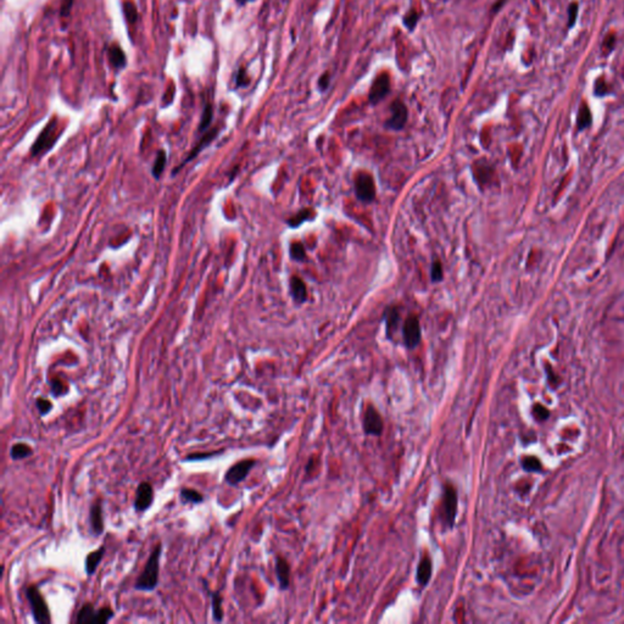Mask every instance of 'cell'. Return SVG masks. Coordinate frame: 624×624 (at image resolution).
<instances>
[{"label":"cell","instance_id":"52a82bcc","mask_svg":"<svg viewBox=\"0 0 624 624\" xmlns=\"http://www.w3.org/2000/svg\"><path fill=\"white\" fill-rule=\"evenodd\" d=\"M355 189L356 195L361 201L371 203L376 197V185L373 178L368 173L360 172L355 178Z\"/></svg>","mask_w":624,"mask_h":624},{"label":"cell","instance_id":"ab89813d","mask_svg":"<svg viewBox=\"0 0 624 624\" xmlns=\"http://www.w3.org/2000/svg\"><path fill=\"white\" fill-rule=\"evenodd\" d=\"M614 42H616V39H614V36H608L605 39V43H603V48H606L609 51L612 48H613Z\"/></svg>","mask_w":624,"mask_h":624},{"label":"cell","instance_id":"1f68e13d","mask_svg":"<svg viewBox=\"0 0 624 624\" xmlns=\"http://www.w3.org/2000/svg\"><path fill=\"white\" fill-rule=\"evenodd\" d=\"M75 0H61L60 3V16L67 17L71 14Z\"/></svg>","mask_w":624,"mask_h":624},{"label":"cell","instance_id":"f35d334b","mask_svg":"<svg viewBox=\"0 0 624 624\" xmlns=\"http://www.w3.org/2000/svg\"><path fill=\"white\" fill-rule=\"evenodd\" d=\"M63 390V387H61V383L59 381H55L51 382V393L55 396H61L63 394H65L64 392H61Z\"/></svg>","mask_w":624,"mask_h":624},{"label":"cell","instance_id":"8d00e7d4","mask_svg":"<svg viewBox=\"0 0 624 624\" xmlns=\"http://www.w3.org/2000/svg\"><path fill=\"white\" fill-rule=\"evenodd\" d=\"M220 453H210V454H193V455H189V456L185 457V461H199V460H206L208 457H212L215 456V455H217Z\"/></svg>","mask_w":624,"mask_h":624},{"label":"cell","instance_id":"e0dca14e","mask_svg":"<svg viewBox=\"0 0 624 624\" xmlns=\"http://www.w3.org/2000/svg\"><path fill=\"white\" fill-rule=\"evenodd\" d=\"M290 291L294 300H295L296 302H299V304L304 302L306 300V296H307L305 283L302 282L299 277H293V278L290 279Z\"/></svg>","mask_w":624,"mask_h":624},{"label":"cell","instance_id":"d6a6232c","mask_svg":"<svg viewBox=\"0 0 624 624\" xmlns=\"http://www.w3.org/2000/svg\"><path fill=\"white\" fill-rule=\"evenodd\" d=\"M431 279H433V282H440L443 279L442 264L438 261L431 265Z\"/></svg>","mask_w":624,"mask_h":624},{"label":"cell","instance_id":"4fadbf2b","mask_svg":"<svg viewBox=\"0 0 624 624\" xmlns=\"http://www.w3.org/2000/svg\"><path fill=\"white\" fill-rule=\"evenodd\" d=\"M107 60H109V64L111 65V67L117 70V71L124 69L127 65L126 54L122 50L121 46L118 44H115V43L109 45V48H107Z\"/></svg>","mask_w":624,"mask_h":624},{"label":"cell","instance_id":"5bb4252c","mask_svg":"<svg viewBox=\"0 0 624 624\" xmlns=\"http://www.w3.org/2000/svg\"><path fill=\"white\" fill-rule=\"evenodd\" d=\"M276 574L279 582V587L283 590L289 588L290 584V567L288 562L283 557H277L276 559Z\"/></svg>","mask_w":624,"mask_h":624},{"label":"cell","instance_id":"ba28073f","mask_svg":"<svg viewBox=\"0 0 624 624\" xmlns=\"http://www.w3.org/2000/svg\"><path fill=\"white\" fill-rule=\"evenodd\" d=\"M407 116H409V112H407L406 105L401 100H395L390 105V117L387 119L386 126L394 131L402 130L407 122Z\"/></svg>","mask_w":624,"mask_h":624},{"label":"cell","instance_id":"4316f807","mask_svg":"<svg viewBox=\"0 0 624 624\" xmlns=\"http://www.w3.org/2000/svg\"><path fill=\"white\" fill-rule=\"evenodd\" d=\"M123 13L124 16H126V20L130 23H134L137 21V19H138V11H137V7L133 4L131 0H127V2L123 3Z\"/></svg>","mask_w":624,"mask_h":624},{"label":"cell","instance_id":"60d3db41","mask_svg":"<svg viewBox=\"0 0 624 624\" xmlns=\"http://www.w3.org/2000/svg\"><path fill=\"white\" fill-rule=\"evenodd\" d=\"M235 2H237L239 5H245V4H247V3H250V2H255V0H235Z\"/></svg>","mask_w":624,"mask_h":624},{"label":"cell","instance_id":"cb8c5ba5","mask_svg":"<svg viewBox=\"0 0 624 624\" xmlns=\"http://www.w3.org/2000/svg\"><path fill=\"white\" fill-rule=\"evenodd\" d=\"M113 616H115V613H113V611L111 608L103 607L95 612L94 623L93 624H105V623L110 622V620L113 618Z\"/></svg>","mask_w":624,"mask_h":624},{"label":"cell","instance_id":"74e56055","mask_svg":"<svg viewBox=\"0 0 624 624\" xmlns=\"http://www.w3.org/2000/svg\"><path fill=\"white\" fill-rule=\"evenodd\" d=\"M308 217V211H301L299 212L295 217H293L291 220H295V221H290L291 226H297V224H300L302 222V221H305L306 218Z\"/></svg>","mask_w":624,"mask_h":624},{"label":"cell","instance_id":"f1b7e54d","mask_svg":"<svg viewBox=\"0 0 624 624\" xmlns=\"http://www.w3.org/2000/svg\"><path fill=\"white\" fill-rule=\"evenodd\" d=\"M418 20L419 14L417 13L416 10H411L404 16V25L406 26L409 31H413L416 28L417 23H418Z\"/></svg>","mask_w":624,"mask_h":624},{"label":"cell","instance_id":"83f0119b","mask_svg":"<svg viewBox=\"0 0 624 624\" xmlns=\"http://www.w3.org/2000/svg\"><path fill=\"white\" fill-rule=\"evenodd\" d=\"M211 121H212V106L210 104H208L205 106V109H204L203 115H201V119L199 123V132H205V131L209 128L210 123H211Z\"/></svg>","mask_w":624,"mask_h":624},{"label":"cell","instance_id":"8992f818","mask_svg":"<svg viewBox=\"0 0 624 624\" xmlns=\"http://www.w3.org/2000/svg\"><path fill=\"white\" fill-rule=\"evenodd\" d=\"M390 93V76L383 72L378 75L373 81L371 89L368 93V100L373 105H377L383 101Z\"/></svg>","mask_w":624,"mask_h":624},{"label":"cell","instance_id":"d590c367","mask_svg":"<svg viewBox=\"0 0 624 624\" xmlns=\"http://www.w3.org/2000/svg\"><path fill=\"white\" fill-rule=\"evenodd\" d=\"M329 81H331V78H329L328 72H325V74L321 76L319 80V88L321 89V92H325L326 89H328Z\"/></svg>","mask_w":624,"mask_h":624},{"label":"cell","instance_id":"6da1fadb","mask_svg":"<svg viewBox=\"0 0 624 624\" xmlns=\"http://www.w3.org/2000/svg\"><path fill=\"white\" fill-rule=\"evenodd\" d=\"M161 545H156L145 565L144 570L136 583V589L139 591H153L159 584L160 558H161Z\"/></svg>","mask_w":624,"mask_h":624},{"label":"cell","instance_id":"484cf974","mask_svg":"<svg viewBox=\"0 0 624 624\" xmlns=\"http://www.w3.org/2000/svg\"><path fill=\"white\" fill-rule=\"evenodd\" d=\"M234 81H235V88H245V87L249 86L250 77H249V75H247L245 67H240V69L238 70L237 74H235Z\"/></svg>","mask_w":624,"mask_h":624},{"label":"cell","instance_id":"2e32d148","mask_svg":"<svg viewBox=\"0 0 624 624\" xmlns=\"http://www.w3.org/2000/svg\"><path fill=\"white\" fill-rule=\"evenodd\" d=\"M431 577V561L428 556H424L419 562L417 568V582L422 587H425Z\"/></svg>","mask_w":624,"mask_h":624},{"label":"cell","instance_id":"9a60e30c","mask_svg":"<svg viewBox=\"0 0 624 624\" xmlns=\"http://www.w3.org/2000/svg\"><path fill=\"white\" fill-rule=\"evenodd\" d=\"M105 555V546H101L100 549L93 551V552H90L88 556H87L86 558V573L88 574V576H93V574L95 573V571L98 570L99 565H100L101 559H103Z\"/></svg>","mask_w":624,"mask_h":624},{"label":"cell","instance_id":"d4e9b609","mask_svg":"<svg viewBox=\"0 0 624 624\" xmlns=\"http://www.w3.org/2000/svg\"><path fill=\"white\" fill-rule=\"evenodd\" d=\"M165 165H166V153L164 150H160L155 159V164H154L153 166L154 177L159 178V177L161 176V173L164 172Z\"/></svg>","mask_w":624,"mask_h":624},{"label":"cell","instance_id":"5b68a950","mask_svg":"<svg viewBox=\"0 0 624 624\" xmlns=\"http://www.w3.org/2000/svg\"><path fill=\"white\" fill-rule=\"evenodd\" d=\"M457 505H459V498H457L456 489L455 486L448 484L444 489V497H443V512H444L446 526H454L457 515Z\"/></svg>","mask_w":624,"mask_h":624},{"label":"cell","instance_id":"ffe728a7","mask_svg":"<svg viewBox=\"0 0 624 624\" xmlns=\"http://www.w3.org/2000/svg\"><path fill=\"white\" fill-rule=\"evenodd\" d=\"M32 454H33L32 448L27 444H25V443H17V444H14L11 446L10 456L14 461L26 459V457L31 456Z\"/></svg>","mask_w":624,"mask_h":624},{"label":"cell","instance_id":"8fae6325","mask_svg":"<svg viewBox=\"0 0 624 624\" xmlns=\"http://www.w3.org/2000/svg\"><path fill=\"white\" fill-rule=\"evenodd\" d=\"M404 340L409 349H413L421 342V326L417 316L411 315L404 326Z\"/></svg>","mask_w":624,"mask_h":624},{"label":"cell","instance_id":"f546056e","mask_svg":"<svg viewBox=\"0 0 624 624\" xmlns=\"http://www.w3.org/2000/svg\"><path fill=\"white\" fill-rule=\"evenodd\" d=\"M36 406L40 416H46L52 409V404L45 398H37Z\"/></svg>","mask_w":624,"mask_h":624},{"label":"cell","instance_id":"7c38bea8","mask_svg":"<svg viewBox=\"0 0 624 624\" xmlns=\"http://www.w3.org/2000/svg\"><path fill=\"white\" fill-rule=\"evenodd\" d=\"M89 527L90 533L93 535L99 536L104 533V518H103V501L97 498L95 503L90 507L89 511Z\"/></svg>","mask_w":624,"mask_h":624},{"label":"cell","instance_id":"ac0fdd59","mask_svg":"<svg viewBox=\"0 0 624 624\" xmlns=\"http://www.w3.org/2000/svg\"><path fill=\"white\" fill-rule=\"evenodd\" d=\"M95 612L97 611L93 607L92 603H86V605H83V607L78 611L76 622L80 624H93L94 623Z\"/></svg>","mask_w":624,"mask_h":624},{"label":"cell","instance_id":"277c9868","mask_svg":"<svg viewBox=\"0 0 624 624\" xmlns=\"http://www.w3.org/2000/svg\"><path fill=\"white\" fill-rule=\"evenodd\" d=\"M256 461L253 459H246L243 461H239L235 465L230 466L228 471L224 474V480L228 485H238L239 483L243 482L247 477V474L252 472L254 466H255Z\"/></svg>","mask_w":624,"mask_h":624},{"label":"cell","instance_id":"30bf717a","mask_svg":"<svg viewBox=\"0 0 624 624\" xmlns=\"http://www.w3.org/2000/svg\"><path fill=\"white\" fill-rule=\"evenodd\" d=\"M154 503V490L150 483L142 482L137 488L136 500H134V509L137 512H144L153 505Z\"/></svg>","mask_w":624,"mask_h":624},{"label":"cell","instance_id":"44dd1931","mask_svg":"<svg viewBox=\"0 0 624 624\" xmlns=\"http://www.w3.org/2000/svg\"><path fill=\"white\" fill-rule=\"evenodd\" d=\"M180 500L183 501V503L185 504H201L204 501V496L200 494L199 491L195 490V489H191V488H183L182 490H180Z\"/></svg>","mask_w":624,"mask_h":624},{"label":"cell","instance_id":"e575fe53","mask_svg":"<svg viewBox=\"0 0 624 624\" xmlns=\"http://www.w3.org/2000/svg\"><path fill=\"white\" fill-rule=\"evenodd\" d=\"M607 84H606V81L602 80V78H600V80H597V82L595 83V93H596V95H603L607 93Z\"/></svg>","mask_w":624,"mask_h":624},{"label":"cell","instance_id":"3957f363","mask_svg":"<svg viewBox=\"0 0 624 624\" xmlns=\"http://www.w3.org/2000/svg\"><path fill=\"white\" fill-rule=\"evenodd\" d=\"M59 119L54 117L50 122H48L44 130L38 136L33 147L31 149L32 155L37 156L48 151L55 144L56 139L59 138Z\"/></svg>","mask_w":624,"mask_h":624},{"label":"cell","instance_id":"4dcf8cb0","mask_svg":"<svg viewBox=\"0 0 624 624\" xmlns=\"http://www.w3.org/2000/svg\"><path fill=\"white\" fill-rule=\"evenodd\" d=\"M290 255L294 260H304L305 258V249L301 243H294L290 246Z\"/></svg>","mask_w":624,"mask_h":624},{"label":"cell","instance_id":"9c48e42d","mask_svg":"<svg viewBox=\"0 0 624 624\" xmlns=\"http://www.w3.org/2000/svg\"><path fill=\"white\" fill-rule=\"evenodd\" d=\"M384 423L381 415L373 406L367 407L363 417V429L368 435H381L383 433Z\"/></svg>","mask_w":624,"mask_h":624},{"label":"cell","instance_id":"836d02e7","mask_svg":"<svg viewBox=\"0 0 624 624\" xmlns=\"http://www.w3.org/2000/svg\"><path fill=\"white\" fill-rule=\"evenodd\" d=\"M577 14H578V4L573 3V4H571L570 10H568V20H570V25L568 26H570V27H572L574 22H576Z\"/></svg>","mask_w":624,"mask_h":624},{"label":"cell","instance_id":"d6986e66","mask_svg":"<svg viewBox=\"0 0 624 624\" xmlns=\"http://www.w3.org/2000/svg\"><path fill=\"white\" fill-rule=\"evenodd\" d=\"M217 133H218V132H217V130H212V131H210V132H205V136H204L203 138L200 139V142L198 143V145H197V147H195V148L193 149V150H192V153L189 154V156L186 157V159L184 160V162H183V164L180 165V166H183V165L185 164V162H188L189 160H192V159H193V157L197 156L198 154H199L200 151L203 150V148H204V147H206V145H208L209 143L211 142L212 139H214L216 136H217ZM180 166H179V167H180Z\"/></svg>","mask_w":624,"mask_h":624},{"label":"cell","instance_id":"7a4b0ae2","mask_svg":"<svg viewBox=\"0 0 624 624\" xmlns=\"http://www.w3.org/2000/svg\"><path fill=\"white\" fill-rule=\"evenodd\" d=\"M26 595H27V599L30 601L34 622L38 624L51 623L50 611H49L48 605H46L44 597L40 594V591L36 587H30L26 590Z\"/></svg>","mask_w":624,"mask_h":624},{"label":"cell","instance_id":"7402d4cb","mask_svg":"<svg viewBox=\"0 0 624 624\" xmlns=\"http://www.w3.org/2000/svg\"><path fill=\"white\" fill-rule=\"evenodd\" d=\"M222 596L220 593H212L211 595V605H212V616L216 622H222L223 619V608H222Z\"/></svg>","mask_w":624,"mask_h":624},{"label":"cell","instance_id":"603a6c76","mask_svg":"<svg viewBox=\"0 0 624 624\" xmlns=\"http://www.w3.org/2000/svg\"><path fill=\"white\" fill-rule=\"evenodd\" d=\"M590 123H591L590 110H589L587 104H583L579 109L578 118H577V124H578L579 130H584V128L590 126Z\"/></svg>","mask_w":624,"mask_h":624}]
</instances>
